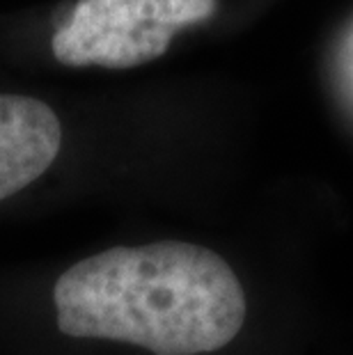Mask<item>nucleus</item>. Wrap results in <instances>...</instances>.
<instances>
[{"label":"nucleus","instance_id":"obj_1","mask_svg":"<svg viewBox=\"0 0 353 355\" xmlns=\"http://www.w3.org/2000/svg\"><path fill=\"white\" fill-rule=\"evenodd\" d=\"M53 305L67 337L136 344L154 355L218 351L246 321V293L230 263L184 241L87 257L58 277Z\"/></svg>","mask_w":353,"mask_h":355},{"label":"nucleus","instance_id":"obj_2","mask_svg":"<svg viewBox=\"0 0 353 355\" xmlns=\"http://www.w3.org/2000/svg\"><path fill=\"white\" fill-rule=\"evenodd\" d=\"M216 10L218 0H78L51 49L64 67L133 69L165 55L172 37Z\"/></svg>","mask_w":353,"mask_h":355},{"label":"nucleus","instance_id":"obj_3","mask_svg":"<svg viewBox=\"0 0 353 355\" xmlns=\"http://www.w3.org/2000/svg\"><path fill=\"white\" fill-rule=\"evenodd\" d=\"M62 145L53 110L35 96L0 94V200L12 198L51 168Z\"/></svg>","mask_w":353,"mask_h":355}]
</instances>
